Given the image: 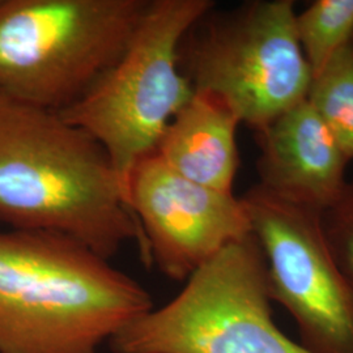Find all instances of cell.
Returning a JSON list of instances; mask_svg holds the SVG:
<instances>
[{"label":"cell","instance_id":"6da1fadb","mask_svg":"<svg viewBox=\"0 0 353 353\" xmlns=\"http://www.w3.org/2000/svg\"><path fill=\"white\" fill-rule=\"evenodd\" d=\"M0 224L70 237L110 261L139 224L101 144L55 112L0 97Z\"/></svg>","mask_w":353,"mask_h":353},{"label":"cell","instance_id":"7a4b0ae2","mask_svg":"<svg viewBox=\"0 0 353 353\" xmlns=\"http://www.w3.org/2000/svg\"><path fill=\"white\" fill-rule=\"evenodd\" d=\"M153 307L138 281L77 241L0 232V353H97Z\"/></svg>","mask_w":353,"mask_h":353},{"label":"cell","instance_id":"3957f363","mask_svg":"<svg viewBox=\"0 0 353 353\" xmlns=\"http://www.w3.org/2000/svg\"><path fill=\"white\" fill-rule=\"evenodd\" d=\"M151 0H0V97L55 113L126 50Z\"/></svg>","mask_w":353,"mask_h":353},{"label":"cell","instance_id":"277c9868","mask_svg":"<svg viewBox=\"0 0 353 353\" xmlns=\"http://www.w3.org/2000/svg\"><path fill=\"white\" fill-rule=\"evenodd\" d=\"M214 8L212 0H151L121 58L81 100L59 113L101 144L127 205L134 168L154 152L194 93L179 67L181 43Z\"/></svg>","mask_w":353,"mask_h":353},{"label":"cell","instance_id":"5b68a950","mask_svg":"<svg viewBox=\"0 0 353 353\" xmlns=\"http://www.w3.org/2000/svg\"><path fill=\"white\" fill-rule=\"evenodd\" d=\"M265 256L250 234L201 265L173 300L130 322L113 353H310L272 316Z\"/></svg>","mask_w":353,"mask_h":353},{"label":"cell","instance_id":"8992f818","mask_svg":"<svg viewBox=\"0 0 353 353\" xmlns=\"http://www.w3.org/2000/svg\"><path fill=\"white\" fill-rule=\"evenodd\" d=\"M214 10L182 41L181 71L194 90L225 102L256 132L305 101L312 84L294 1L254 0L229 12Z\"/></svg>","mask_w":353,"mask_h":353},{"label":"cell","instance_id":"52a82bcc","mask_svg":"<svg viewBox=\"0 0 353 353\" xmlns=\"http://www.w3.org/2000/svg\"><path fill=\"white\" fill-rule=\"evenodd\" d=\"M243 203L265 256L272 301L293 316L310 353H353V279L328 246L321 214L259 185Z\"/></svg>","mask_w":353,"mask_h":353},{"label":"cell","instance_id":"ba28073f","mask_svg":"<svg viewBox=\"0 0 353 353\" xmlns=\"http://www.w3.org/2000/svg\"><path fill=\"white\" fill-rule=\"evenodd\" d=\"M128 207L143 234V261L176 281H186L228 245L252 234L241 198L176 174L156 153L134 168Z\"/></svg>","mask_w":353,"mask_h":353},{"label":"cell","instance_id":"9c48e42d","mask_svg":"<svg viewBox=\"0 0 353 353\" xmlns=\"http://www.w3.org/2000/svg\"><path fill=\"white\" fill-rule=\"evenodd\" d=\"M261 188L285 202L325 212L341 198L348 159L305 101L255 132Z\"/></svg>","mask_w":353,"mask_h":353},{"label":"cell","instance_id":"30bf717a","mask_svg":"<svg viewBox=\"0 0 353 353\" xmlns=\"http://www.w3.org/2000/svg\"><path fill=\"white\" fill-rule=\"evenodd\" d=\"M239 117L214 94L194 90L153 153L168 168L208 189L233 192L240 168Z\"/></svg>","mask_w":353,"mask_h":353},{"label":"cell","instance_id":"8fae6325","mask_svg":"<svg viewBox=\"0 0 353 353\" xmlns=\"http://www.w3.org/2000/svg\"><path fill=\"white\" fill-rule=\"evenodd\" d=\"M306 101L327 126L341 151L353 159V42L312 79Z\"/></svg>","mask_w":353,"mask_h":353},{"label":"cell","instance_id":"7c38bea8","mask_svg":"<svg viewBox=\"0 0 353 353\" xmlns=\"http://www.w3.org/2000/svg\"><path fill=\"white\" fill-rule=\"evenodd\" d=\"M294 28L312 76L353 42V0H316L296 13Z\"/></svg>","mask_w":353,"mask_h":353},{"label":"cell","instance_id":"4fadbf2b","mask_svg":"<svg viewBox=\"0 0 353 353\" xmlns=\"http://www.w3.org/2000/svg\"><path fill=\"white\" fill-rule=\"evenodd\" d=\"M321 223L336 262L353 279V179L338 202L321 214Z\"/></svg>","mask_w":353,"mask_h":353}]
</instances>
